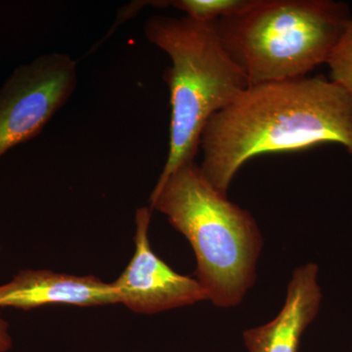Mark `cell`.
I'll return each mask as SVG.
<instances>
[{
    "instance_id": "cell-1",
    "label": "cell",
    "mask_w": 352,
    "mask_h": 352,
    "mask_svg": "<svg viewBox=\"0 0 352 352\" xmlns=\"http://www.w3.org/2000/svg\"><path fill=\"white\" fill-rule=\"evenodd\" d=\"M324 144L352 155V95L322 76L250 85L208 120L201 135V173L227 194L256 156Z\"/></svg>"
},
{
    "instance_id": "cell-2",
    "label": "cell",
    "mask_w": 352,
    "mask_h": 352,
    "mask_svg": "<svg viewBox=\"0 0 352 352\" xmlns=\"http://www.w3.org/2000/svg\"><path fill=\"white\" fill-rule=\"evenodd\" d=\"M150 208L168 217L188 240L195 275L215 307L243 302L256 280L263 238L251 212L215 188L196 162L180 166L156 183Z\"/></svg>"
},
{
    "instance_id": "cell-3",
    "label": "cell",
    "mask_w": 352,
    "mask_h": 352,
    "mask_svg": "<svg viewBox=\"0 0 352 352\" xmlns=\"http://www.w3.org/2000/svg\"><path fill=\"white\" fill-rule=\"evenodd\" d=\"M333 0H252L212 23L250 85L303 78L327 64L349 21Z\"/></svg>"
},
{
    "instance_id": "cell-4",
    "label": "cell",
    "mask_w": 352,
    "mask_h": 352,
    "mask_svg": "<svg viewBox=\"0 0 352 352\" xmlns=\"http://www.w3.org/2000/svg\"><path fill=\"white\" fill-rule=\"evenodd\" d=\"M146 38L168 54L164 80L170 94L168 154L157 183L180 166L195 162L201 132L214 113L250 87L212 23L155 15L146 21Z\"/></svg>"
},
{
    "instance_id": "cell-5",
    "label": "cell",
    "mask_w": 352,
    "mask_h": 352,
    "mask_svg": "<svg viewBox=\"0 0 352 352\" xmlns=\"http://www.w3.org/2000/svg\"><path fill=\"white\" fill-rule=\"evenodd\" d=\"M78 85V62L65 53L34 58L0 87V159L38 135Z\"/></svg>"
},
{
    "instance_id": "cell-6",
    "label": "cell",
    "mask_w": 352,
    "mask_h": 352,
    "mask_svg": "<svg viewBox=\"0 0 352 352\" xmlns=\"http://www.w3.org/2000/svg\"><path fill=\"white\" fill-rule=\"evenodd\" d=\"M152 210L135 214V252L129 265L112 283L120 303L140 314H156L208 300L198 280L171 270L153 252L149 240Z\"/></svg>"
},
{
    "instance_id": "cell-7",
    "label": "cell",
    "mask_w": 352,
    "mask_h": 352,
    "mask_svg": "<svg viewBox=\"0 0 352 352\" xmlns=\"http://www.w3.org/2000/svg\"><path fill=\"white\" fill-rule=\"evenodd\" d=\"M120 303L112 283L51 270H23L0 286V307L30 310L50 305L99 307Z\"/></svg>"
},
{
    "instance_id": "cell-8",
    "label": "cell",
    "mask_w": 352,
    "mask_h": 352,
    "mask_svg": "<svg viewBox=\"0 0 352 352\" xmlns=\"http://www.w3.org/2000/svg\"><path fill=\"white\" fill-rule=\"evenodd\" d=\"M316 263L296 268L287 287L283 307L274 319L243 333L249 352H298L302 333L320 310L321 287Z\"/></svg>"
},
{
    "instance_id": "cell-9",
    "label": "cell",
    "mask_w": 352,
    "mask_h": 352,
    "mask_svg": "<svg viewBox=\"0 0 352 352\" xmlns=\"http://www.w3.org/2000/svg\"><path fill=\"white\" fill-rule=\"evenodd\" d=\"M252 0H173L168 6L186 14V17L201 23L215 21L240 12Z\"/></svg>"
},
{
    "instance_id": "cell-10",
    "label": "cell",
    "mask_w": 352,
    "mask_h": 352,
    "mask_svg": "<svg viewBox=\"0 0 352 352\" xmlns=\"http://www.w3.org/2000/svg\"><path fill=\"white\" fill-rule=\"evenodd\" d=\"M330 80L352 95V19L329 59Z\"/></svg>"
},
{
    "instance_id": "cell-11",
    "label": "cell",
    "mask_w": 352,
    "mask_h": 352,
    "mask_svg": "<svg viewBox=\"0 0 352 352\" xmlns=\"http://www.w3.org/2000/svg\"><path fill=\"white\" fill-rule=\"evenodd\" d=\"M12 347V339L9 335V326L6 320L0 317V352H6Z\"/></svg>"
}]
</instances>
